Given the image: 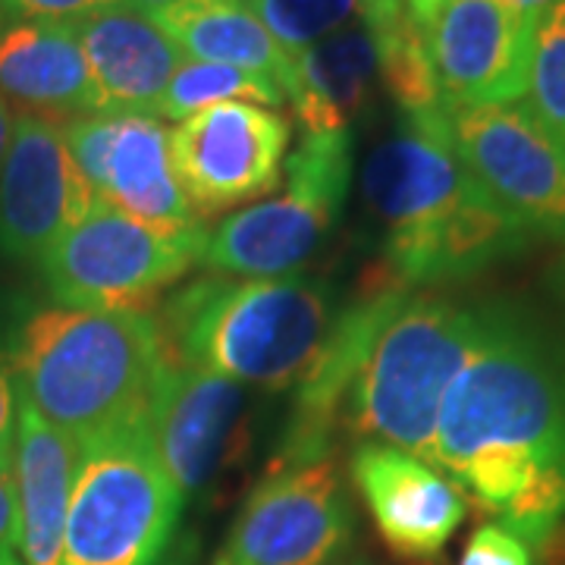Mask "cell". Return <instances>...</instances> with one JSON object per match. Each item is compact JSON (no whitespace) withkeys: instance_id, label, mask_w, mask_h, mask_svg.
Segmentation results:
<instances>
[{"instance_id":"6da1fadb","label":"cell","mask_w":565,"mask_h":565,"mask_svg":"<svg viewBox=\"0 0 565 565\" xmlns=\"http://www.w3.org/2000/svg\"><path fill=\"white\" fill-rule=\"evenodd\" d=\"M434 468L503 512L537 478L565 481V340L512 302L478 305V340L446 393Z\"/></svg>"},{"instance_id":"7a4b0ae2","label":"cell","mask_w":565,"mask_h":565,"mask_svg":"<svg viewBox=\"0 0 565 565\" xmlns=\"http://www.w3.org/2000/svg\"><path fill=\"white\" fill-rule=\"evenodd\" d=\"M362 189L384 223L386 277L399 289L468 280L534 243L465 167L444 107L399 114L396 129L367 154Z\"/></svg>"},{"instance_id":"3957f363","label":"cell","mask_w":565,"mask_h":565,"mask_svg":"<svg viewBox=\"0 0 565 565\" xmlns=\"http://www.w3.org/2000/svg\"><path fill=\"white\" fill-rule=\"evenodd\" d=\"M25 403L85 446L148 415L167 352L148 311L44 305L10 337Z\"/></svg>"},{"instance_id":"277c9868","label":"cell","mask_w":565,"mask_h":565,"mask_svg":"<svg viewBox=\"0 0 565 565\" xmlns=\"http://www.w3.org/2000/svg\"><path fill=\"white\" fill-rule=\"evenodd\" d=\"M333 321V286L305 274L243 280L207 270L158 315L170 362L264 390L299 384Z\"/></svg>"},{"instance_id":"5b68a950","label":"cell","mask_w":565,"mask_h":565,"mask_svg":"<svg viewBox=\"0 0 565 565\" xmlns=\"http://www.w3.org/2000/svg\"><path fill=\"white\" fill-rule=\"evenodd\" d=\"M478 340V305L412 296L390 311L359 367L343 412L359 444L396 446L434 459L446 393Z\"/></svg>"},{"instance_id":"8992f818","label":"cell","mask_w":565,"mask_h":565,"mask_svg":"<svg viewBox=\"0 0 565 565\" xmlns=\"http://www.w3.org/2000/svg\"><path fill=\"white\" fill-rule=\"evenodd\" d=\"M182 503L148 415L85 444L66 512L63 565H158Z\"/></svg>"},{"instance_id":"52a82bcc","label":"cell","mask_w":565,"mask_h":565,"mask_svg":"<svg viewBox=\"0 0 565 565\" xmlns=\"http://www.w3.org/2000/svg\"><path fill=\"white\" fill-rule=\"evenodd\" d=\"M352 167V129L302 136L282 167V192L245 204L204 230L199 264L211 274L243 280L299 274L343 214Z\"/></svg>"},{"instance_id":"ba28073f","label":"cell","mask_w":565,"mask_h":565,"mask_svg":"<svg viewBox=\"0 0 565 565\" xmlns=\"http://www.w3.org/2000/svg\"><path fill=\"white\" fill-rule=\"evenodd\" d=\"M204 226L163 233L132 221L114 204L76 221L41 258V277L54 305L95 311H148L199 264Z\"/></svg>"},{"instance_id":"9c48e42d","label":"cell","mask_w":565,"mask_h":565,"mask_svg":"<svg viewBox=\"0 0 565 565\" xmlns=\"http://www.w3.org/2000/svg\"><path fill=\"white\" fill-rule=\"evenodd\" d=\"M355 537L337 459L267 471L248 493L214 565H330Z\"/></svg>"},{"instance_id":"30bf717a","label":"cell","mask_w":565,"mask_h":565,"mask_svg":"<svg viewBox=\"0 0 565 565\" xmlns=\"http://www.w3.org/2000/svg\"><path fill=\"white\" fill-rule=\"evenodd\" d=\"M475 180L534 236L565 239V148L525 102L444 107Z\"/></svg>"},{"instance_id":"8fae6325","label":"cell","mask_w":565,"mask_h":565,"mask_svg":"<svg viewBox=\"0 0 565 565\" xmlns=\"http://www.w3.org/2000/svg\"><path fill=\"white\" fill-rule=\"evenodd\" d=\"M289 139V120L258 104H217L180 120L170 132V154L195 217L226 214L277 192Z\"/></svg>"},{"instance_id":"7c38bea8","label":"cell","mask_w":565,"mask_h":565,"mask_svg":"<svg viewBox=\"0 0 565 565\" xmlns=\"http://www.w3.org/2000/svg\"><path fill=\"white\" fill-rule=\"evenodd\" d=\"M82 180L98 202L163 233H189L202 221L189 207L173 170L170 132L148 114H88L63 126Z\"/></svg>"},{"instance_id":"4fadbf2b","label":"cell","mask_w":565,"mask_h":565,"mask_svg":"<svg viewBox=\"0 0 565 565\" xmlns=\"http://www.w3.org/2000/svg\"><path fill=\"white\" fill-rule=\"evenodd\" d=\"M95 202L66 148L63 126L17 114L0 167V255L13 264H41L47 248Z\"/></svg>"},{"instance_id":"5bb4252c","label":"cell","mask_w":565,"mask_h":565,"mask_svg":"<svg viewBox=\"0 0 565 565\" xmlns=\"http://www.w3.org/2000/svg\"><path fill=\"white\" fill-rule=\"evenodd\" d=\"M424 41L444 107L525 102L534 22L503 0H440Z\"/></svg>"},{"instance_id":"9a60e30c","label":"cell","mask_w":565,"mask_h":565,"mask_svg":"<svg viewBox=\"0 0 565 565\" xmlns=\"http://www.w3.org/2000/svg\"><path fill=\"white\" fill-rule=\"evenodd\" d=\"M245 390L202 367L163 362L148 403V427L182 500L199 497L236 459Z\"/></svg>"},{"instance_id":"2e32d148","label":"cell","mask_w":565,"mask_h":565,"mask_svg":"<svg viewBox=\"0 0 565 565\" xmlns=\"http://www.w3.org/2000/svg\"><path fill=\"white\" fill-rule=\"evenodd\" d=\"M349 475L381 541L405 563H434L468 512L462 487L396 446L359 444L349 459Z\"/></svg>"},{"instance_id":"e0dca14e","label":"cell","mask_w":565,"mask_h":565,"mask_svg":"<svg viewBox=\"0 0 565 565\" xmlns=\"http://www.w3.org/2000/svg\"><path fill=\"white\" fill-rule=\"evenodd\" d=\"M405 292L408 289L399 286H381L337 315L321 352L308 364L299 384L292 386L289 422L282 427L280 446L267 471H282L333 456L349 390L359 377V367L364 364L377 330L384 327L390 311L403 302Z\"/></svg>"},{"instance_id":"ac0fdd59","label":"cell","mask_w":565,"mask_h":565,"mask_svg":"<svg viewBox=\"0 0 565 565\" xmlns=\"http://www.w3.org/2000/svg\"><path fill=\"white\" fill-rule=\"evenodd\" d=\"M73 25L98 92V114L158 117L163 92L185 54L154 17L122 0Z\"/></svg>"},{"instance_id":"d6986e66","label":"cell","mask_w":565,"mask_h":565,"mask_svg":"<svg viewBox=\"0 0 565 565\" xmlns=\"http://www.w3.org/2000/svg\"><path fill=\"white\" fill-rule=\"evenodd\" d=\"M0 95L44 120L98 114V92L73 22H0Z\"/></svg>"},{"instance_id":"ffe728a7","label":"cell","mask_w":565,"mask_h":565,"mask_svg":"<svg viewBox=\"0 0 565 565\" xmlns=\"http://www.w3.org/2000/svg\"><path fill=\"white\" fill-rule=\"evenodd\" d=\"M82 446L41 418L20 396L13 481L20 497V550L25 565H63V531Z\"/></svg>"},{"instance_id":"44dd1931","label":"cell","mask_w":565,"mask_h":565,"mask_svg":"<svg viewBox=\"0 0 565 565\" xmlns=\"http://www.w3.org/2000/svg\"><path fill=\"white\" fill-rule=\"evenodd\" d=\"M377 76V41L367 22H352L302 51L286 92L302 136L349 132Z\"/></svg>"},{"instance_id":"7402d4cb","label":"cell","mask_w":565,"mask_h":565,"mask_svg":"<svg viewBox=\"0 0 565 565\" xmlns=\"http://www.w3.org/2000/svg\"><path fill=\"white\" fill-rule=\"evenodd\" d=\"M192 61L223 63L277 82L282 95L292 85L296 57H289L243 0H177L151 13Z\"/></svg>"},{"instance_id":"603a6c76","label":"cell","mask_w":565,"mask_h":565,"mask_svg":"<svg viewBox=\"0 0 565 565\" xmlns=\"http://www.w3.org/2000/svg\"><path fill=\"white\" fill-rule=\"evenodd\" d=\"M377 41V61H381V79L399 114H424L440 110V88L434 76V63L427 54L424 25L412 10L405 7L393 20L371 25Z\"/></svg>"},{"instance_id":"cb8c5ba5","label":"cell","mask_w":565,"mask_h":565,"mask_svg":"<svg viewBox=\"0 0 565 565\" xmlns=\"http://www.w3.org/2000/svg\"><path fill=\"white\" fill-rule=\"evenodd\" d=\"M243 102L258 104L277 110L286 104V95L277 82L245 73L236 66H223V63H204L185 57L182 66L173 73V79L163 92L158 117L167 120H185L199 110L217 107V104Z\"/></svg>"},{"instance_id":"d4e9b609","label":"cell","mask_w":565,"mask_h":565,"mask_svg":"<svg viewBox=\"0 0 565 565\" xmlns=\"http://www.w3.org/2000/svg\"><path fill=\"white\" fill-rule=\"evenodd\" d=\"M280 41L289 57H299L311 44L340 32L352 22H367L371 0H243Z\"/></svg>"},{"instance_id":"484cf974","label":"cell","mask_w":565,"mask_h":565,"mask_svg":"<svg viewBox=\"0 0 565 565\" xmlns=\"http://www.w3.org/2000/svg\"><path fill=\"white\" fill-rule=\"evenodd\" d=\"M525 104L565 148V0L534 25Z\"/></svg>"},{"instance_id":"4316f807","label":"cell","mask_w":565,"mask_h":565,"mask_svg":"<svg viewBox=\"0 0 565 565\" xmlns=\"http://www.w3.org/2000/svg\"><path fill=\"white\" fill-rule=\"evenodd\" d=\"M122 0H0V22H79Z\"/></svg>"},{"instance_id":"83f0119b","label":"cell","mask_w":565,"mask_h":565,"mask_svg":"<svg viewBox=\"0 0 565 565\" xmlns=\"http://www.w3.org/2000/svg\"><path fill=\"white\" fill-rule=\"evenodd\" d=\"M459 565H531V550L509 527L493 522L471 534Z\"/></svg>"},{"instance_id":"f1b7e54d","label":"cell","mask_w":565,"mask_h":565,"mask_svg":"<svg viewBox=\"0 0 565 565\" xmlns=\"http://www.w3.org/2000/svg\"><path fill=\"white\" fill-rule=\"evenodd\" d=\"M17 412H20V386H17L13 345H10V337L0 333V471L13 468Z\"/></svg>"},{"instance_id":"f546056e","label":"cell","mask_w":565,"mask_h":565,"mask_svg":"<svg viewBox=\"0 0 565 565\" xmlns=\"http://www.w3.org/2000/svg\"><path fill=\"white\" fill-rule=\"evenodd\" d=\"M20 550V497L13 468L0 471V563L17 559Z\"/></svg>"},{"instance_id":"4dcf8cb0","label":"cell","mask_w":565,"mask_h":565,"mask_svg":"<svg viewBox=\"0 0 565 565\" xmlns=\"http://www.w3.org/2000/svg\"><path fill=\"white\" fill-rule=\"evenodd\" d=\"M503 3L509 7V10H515L522 20L537 25V20L544 17L546 10H553V7H556V3H563V0H503Z\"/></svg>"},{"instance_id":"1f68e13d","label":"cell","mask_w":565,"mask_h":565,"mask_svg":"<svg viewBox=\"0 0 565 565\" xmlns=\"http://www.w3.org/2000/svg\"><path fill=\"white\" fill-rule=\"evenodd\" d=\"M13 126H17V114H13L10 102L0 95V167H3L7 148H10V141H13Z\"/></svg>"},{"instance_id":"d6a6232c","label":"cell","mask_w":565,"mask_h":565,"mask_svg":"<svg viewBox=\"0 0 565 565\" xmlns=\"http://www.w3.org/2000/svg\"><path fill=\"white\" fill-rule=\"evenodd\" d=\"M405 3H408L412 17L422 22V25H427V22H430V17H434V10H437V3H440V0H405Z\"/></svg>"},{"instance_id":"836d02e7","label":"cell","mask_w":565,"mask_h":565,"mask_svg":"<svg viewBox=\"0 0 565 565\" xmlns=\"http://www.w3.org/2000/svg\"><path fill=\"white\" fill-rule=\"evenodd\" d=\"M136 7H141L145 13H158V10H163V7H173L177 0H132Z\"/></svg>"},{"instance_id":"e575fe53","label":"cell","mask_w":565,"mask_h":565,"mask_svg":"<svg viewBox=\"0 0 565 565\" xmlns=\"http://www.w3.org/2000/svg\"><path fill=\"white\" fill-rule=\"evenodd\" d=\"M0 565H25V563H20V559H10V563H0Z\"/></svg>"}]
</instances>
